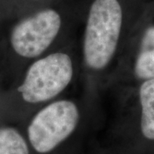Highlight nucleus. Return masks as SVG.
Returning a JSON list of instances; mask_svg holds the SVG:
<instances>
[{
  "label": "nucleus",
  "mask_w": 154,
  "mask_h": 154,
  "mask_svg": "<svg viewBox=\"0 0 154 154\" xmlns=\"http://www.w3.org/2000/svg\"><path fill=\"white\" fill-rule=\"evenodd\" d=\"M123 22L118 0H95L85 28L83 53L88 68L100 70L109 64L117 49Z\"/></svg>",
  "instance_id": "obj_1"
},
{
  "label": "nucleus",
  "mask_w": 154,
  "mask_h": 154,
  "mask_svg": "<svg viewBox=\"0 0 154 154\" xmlns=\"http://www.w3.org/2000/svg\"><path fill=\"white\" fill-rule=\"evenodd\" d=\"M73 75L70 57L63 52L52 53L35 61L28 68L18 91L28 103L45 102L63 92L71 82Z\"/></svg>",
  "instance_id": "obj_2"
},
{
  "label": "nucleus",
  "mask_w": 154,
  "mask_h": 154,
  "mask_svg": "<svg viewBox=\"0 0 154 154\" xmlns=\"http://www.w3.org/2000/svg\"><path fill=\"white\" fill-rule=\"evenodd\" d=\"M79 110L69 100H58L34 116L28 128L29 142L38 153H48L76 128Z\"/></svg>",
  "instance_id": "obj_3"
},
{
  "label": "nucleus",
  "mask_w": 154,
  "mask_h": 154,
  "mask_svg": "<svg viewBox=\"0 0 154 154\" xmlns=\"http://www.w3.org/2000/svg\"><path fill=\"white\" fill-rule=\"evenodd\" d=\"M61 28V17L54 10H44L20 22L11 35L12 48L23 57H36L53 42Z\"/></svg>",
  "instance_id": "obj_4"
},
{
  "label": "nucleus",
  "mask_w": 154,
  "mask_h": 154,
  "mask_svg": "<svg viewBox=\"0 0 154 154\" xmlns=\"http://www.w3.org/2000/svg\"><path fill=\"white\" fill-rule=\"evenodd\" d=\"M133 62V75L140 82L154 79V23L141 29Z\"/></svg>",
  "instance_id": "obj_5"
},
{
  "label": "nucleus",
  "mask_w": 154,
  "mask_h": 154,
  "mask_svg": "<svg viewBox=\"0 0 154 154\" xmlns=\"http://www.w3.org/2000/svg\"><path fill=\"white\" fill-rule=\"evenodd\" d=\"M138 123L140 136L154 142V79L140 82L137 89Z\"/></svg>",
  "instance_id": "obj_6"
},
{
  "label": "nucleus",
  "mask_w": 154,
  "mask_h": 154,
  "mask_svg": "<svg viewBox=\"0 0 154 154\" xmlns=\"http://www.w3.org/2000/svg\"><path fill=\"white\" fill-rule=\"evenodd\" d=\"M0 154H29L26 140L15 128H0Z\"/></svg>",
  "instance_id": "obj_7"
}]
</instances>
